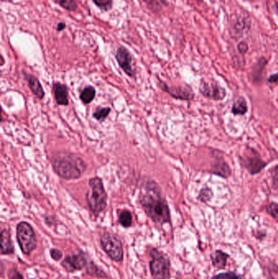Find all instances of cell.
<instances>
[{
  "label": "cell",
  "mask_w": 278,
  "mask_h": 279,
  "mask_svg": "<svg viewBox=\"0 0 278 279\" xmlns=\"http://www.w3.org/2000/svg\"><path fill=\"white\" fill-rule=\"evenodd\" d=\"M139 203L156 227L171 223L170 208L160 186L154 181L148 180L141 187L139 194Z\"/></svg>",
  "instance_id": "6da1fadb"
},
{
  "label": "cell",
  "mask_w": 278,
  "mask_h": 279,
  "mask_svg": "<svg viewBox=\"0 0 278 279\" xmlns=\"http://www.w3.org/2000/svg\"><path fill=\"white\" fill-rule=\"evenodd\" d=\"M52 168L64 180H77L87 169L85 162L75 155H57L52 159Z\"/></svg>",
  "instance_id": "7a4b0ae2"
},
{
  "label": "cell",
  "mask_w": 278,
  "mask_h": 279,
  "mask_svg": "<svg viewBox=\"0 0 278 279\" xmlns=\"http://www.w3.org/2000/svg\"><path fill=\"white\" fill-rule=\"evenodd\" d=\"M88 185L90 189L86 194V201L92 213L97 217L107 207V194L103 181L99 177L90 179Z\"/></svg>",
  "instance_id": "3957f363"
},
{
  "label": "cell",
  "mask_w": 278,
  "mask_h": 279,
  "mask_svg": "<svg viewBox=\"0 0 278 279\" xmlns=\"http://www.w3.org/2000/svg\"><path fill=\"white\" fill-rule=\"evenodd\" d=\"M152 261H150V269L154 279H170V261L168 256L157 248L150 251Z\"/></svg>",
  "instance_id": "277c9868"
},
{
  "label": "cell",
  "mask_w": 278,
  "mask_h": 279,
  "mask_svg": "<svg viewBox=\"0 0 278 279\" xmlns=\"http://www.w3.org/2000/svg\"><path fill=\"white\" fill-rule=\"evenodd\" d=\"M16 239L21 251L30 255L36 249L37 238L34 229L28 222L22 221L16 226Z\"/></svg>",
  "instance_id": "5b68a950"
},
{
  "label": "cell",
  "mask_w": 278,
  "mask_h": 279,
  "mask_svg": "<svg viewBox=\"0 0 278 279\" xmlns=\"http://www.w3.org/2000/svg\"><path fill=\"white\" fill-rule=\"evenodd\" d=\"M100 243L102 250L112 261L120 262L124 260L123 243L118 236L110 232H105L101 235Z\"/></svg>",
  "instance_id": "8992f818"
},
{
  "label": "cell",
  "mask_w": 278,
  "mask_h": 279,
  "mask_svg": "<svg viewBox=\"0 0 278 279\" xmlns=\"http://www.w3.org/2000/svg\"><path fill=\"white\" fill-rule=\"evenodd\" d=\"M239 162L242 168L247 170L251 176L260 173L268 165L254 148H247V151L240 156Z\"/></svg>",
  "instance_id": "52a82bcc"
},
{
  "label": "cell",
  "mask_w": 278,
  "mask_h": 279,
  "mask_svg": "<svg viewBox=\"0 0 278 279\" xmlns=\"http://www.w3.org/2000/svg\"><path fill=\"white\" fill-rule=\"evenodd\" d=\"M89 261L85 252L80 251L77 254L65 256L61 264L68 273H75L86 269Z\"/></svg>",
  "instance_id": "ba28073f"
},
{
  "label": "cell",
  "mask_w": 278,
  "mask_h": 279,
  "mask_svg": "<svg viewBox=\"0 0 278 279\" xmlns=\"http://www.w3.org/2000/svg\"><path fill=\"white\" fill-rule=\"evenodd\" d=\"M210 155L213 159L211 164V173L224 179L230 177L232 175V169L224 159L222 153L219 150H213Z\"/></svg>",
  "instance_id": "9c48e42d"
},
{
  "label": "cell",
  "mask_w": 278,
  "mask_h": 279,
  "mask_svg": "<svg viewBox=\"0 0 278 279\" xmlns=\"http://www.w3.org/2000/svg\"><path fill=\"white\" fill-rule=\"evenodd\" d=\"M199 91L204 97L216 101H223L227 96L226 89L220 84L216 82L210 83L204 79L201 81Z\"/></svg>",
  "instance_id": "30bf717a"
},
{
  "label": "cell",
  "mask_w": 278,
  "mask_h": 279,
  "mask_svg": "<svg viewBox=\"0 0 278 279\" xmlns=\"http://www.w3.org/2000/svg\"><path fill=\"white\" fill-rule=\"evenodd\" d=\"M162 91L168 93L173 98L182 101H192L195 97V93L188 86H169L163 82H159Z\"/></svg>",
  "instance_id": "8fae6325"
},
{
  "label": "cell",
  "mask_w": 278,
  "mask_h": 279,
  "mask_svg": "<svg viewBox=\"0 0 278 279\" xmlns=\"http://www.w3.org/2000/svg\"><path fill=\"white\" fill-rule=\"evenodd\" d=\"M115 59L120 68L124 70L127 76L135 77L136 72H135L134 69L132 68V55L126 47L124 46H119L115 53Z\"/></svg>",
  "instance_id": "7c38bea8"
},
{
  "label": "cell",
  "mask_w": 278,
  "mask_h": 279,
  "mask_svg": "<svg viewBox=\"0 0 278 279\" xmlns=\"http://www.w3.org/2000/svg\"><path fill=\"white\" fill-rule=\"evenodd\" d=\"M250 19L247 17H237L234 23H232L230 26V34L236 36H242L244 35L247 32L250 31Z\"/></svg>",
  "instance_id": "4fadbf2b"
},
{
  "label": "cell",
  "mask_w": 278,
  "mask_h": 279,
  "mask_svg": "<svg viewBox=\"0 0 278 279\" xmlns=\"http://www.w3.org/2000/svg\"><path fill=\"white\" fill-rule=\"evenodd\" d=\"M23 75L25 79L28 83L29 88L34 96H36L37 98H39V100L44 99L45 93H44V88H43V86H42L39 78L36 76H34V75H31L28 73L23 72Z\"/></svg>",
  "instance_id": "5bb4252c"
},
{
  "label": "cell",
  "mask_w": 278,
  "mask_h": 279,
  "mask_svg": "<svg viewBox=\"0 0 278 279\" xmlns=\"http://www.w3.org/2000/svg\"><path fill=\"white\" fill-rule=\"evenodd\" d=\"M52 91L54 93L55 100L59 106H68L69 99H68V88L65 84L61 83H53Z\"/></svg>",
  "instance_id": "9a60e30c"
},
{
  "label": "cell",
  "mask_w": 278,
  "mask_h": 279,
  "mask_svg": "<svg viewBox=\"0 0 278 279\" xmlns=\"http://www.w3.org/2000/svg\"><path fill=\"white\" fill-rule=\"evenodd\" d=\"M268 65V60L265 57H261L258 59L255 65L253 66L251 77L252 81L256 84H260L263 79V71L266 65Z\"/></svg>",
  "instance_id": "2e32d148"
},
{
  "label": "cell",
  "mask_w": 278,
  "mask_h": 279,
  "mask_svg": "<svg viewBox=\"0 0 278 279\" xmlns=\"http://www.w3.org/2000/svg\"><path fill=\"white\" fill-rule=\"evenodd\" d=\"M230 256L222 250H216L211 255V263L216 269H224L227 265V261Z\"/></svg>",
  "instance_id": "e0dca14e"
},
{
  "label": "cell",
  "mask_w": 278,
  "mask_h": 279,
  "mask_svg": "<svg viewBox=\"0 0 278 279\" xmlns=\"http://www.w3.org/2000/svg\"><path fill=\"white\" fill-rule=\"evenodd\" d=\"M14 253V245L12 242L10 233L7 230L1 231V254L11 255Z\"/></svg>",
  "instance_id": "ac0fdd59"
},
{
  "label": "cell",
  "mask_w": 278,
  "mask_h": 279,
  "mask_svg": "<svg viewBox=\"0 0 278 279\" xmlns=\"http://www.w3.org/2000/svg\"><path fill=\"white\" fill-rule=\"evenodd\" d=\"M146 8L153 13H159L169 5L168 0H141Z\"/></svg>",
  "instance_id": "d6986e66"
},
{
  "label": "cell",
  "mask_w": 278,
  "mask_h": 279,
  "mask_svg": "<svg viewBox=\"0 0 278 279\" xmlns=\"http://www.w3.org/2000/svg\"><path fill=\"white\" fill-rule=\"evenodd\" d=\"M248 111V105L247 100L243 96H239L235 100L232 105V113L234 115L243 116Z\"/></svg>",
  "instance_id": "ffe728a7"
},
{
  "label": "cell",
  "mask_w": 278,
  "mask_h": 279,
  "mask_svg": "<svg viewBox=\"0 0 278 279\" xmlns=\"http://www.w3.org/2000/svg\"><path fill=\"white\" fill-rule=\"evenodd\" d=\"M85 269L86 273L91 276L99 278V279H107L108 278L106 272L104 271L103 269H101L98 265H96L93 261H89L88 266Z\"/></svg>",
  "instance_id": "44dd1931"
},
{
  "label": "cell",
  "mask_w": 278,
  "mask_h": 279,
  "mask_svg": "<svg viewBox=\"0 0 278 279\" xmlns=\"http://www.w3.org/2000/svg\"><path fill=\"white\" fill-rule=\"evenodd\" d=\"M53 2L70 13L76 12L78 8V4L76 0H53Z\"/></svg>",
  "instance_id": "7402d4cb"
},
{
  "label": "cell",
  "mask_w": 278,
  "mask_h": 279,
  "mask_svg": "<svg viewBox=\"0 0 278 279\" xmlns=\"http://www.w3.org/2000/svg\"><path fill=\"white\" fill-rule=\"evenodd\" d=\"M95 96V89L93 86L86 87L80 94V100L84 104H90Z\"/></svg>",
  "instance_id": "603a6c76"
},
{
  "label": "cell",
  "mask_w": 278,
  "mask_h": 279,
  "mask_svg": "<svg viewBox=\"0 0 278 279\" xmlns=\"http://www.w3.org/2000/svg\"><path fill=\"white\" fill-rule=\"evenodd\" d=\"M118 221L123 227H131L132 225V221H133L132 212L128 211V210H123L119 213V220Z\"/></svg>",
  "instance_id": "cb8c5ba5"
},
{
  "label": "cell",
  "mask_w": 278,
  "mask_h": 279,
  "mask_svg": "<svg viewBox=\"0 0 278 279\" xmlns=\"http://www.w3.org/2000/svg\"><path fill=\"white\" fill-rule=\"evenodd\" d=\"M212 198H213V191L211 188H209L207 186L204 187L200 190L199 196H198V199L199 201L203 202V203H207L211 201Z\"/></svg>",
  "instance_id": "d4e9b609"
},
{
  "label": "cell",
  "mask_w": 278,
  "mask_h": 279,
  "mask_svg": "<svg viewBox=\"0 0 278 279\" xmlns=\"http://www.w3.org/2000/svg\"><path fill=\"white\" fill-rule=\"evenodd\" d=\"M93 3L103 12H108L113 8V0H93Z\"/></svg>",
  "instance_id": "484cf974"
},
{
  "label": "cell",
  "mask_w": 278,
  "mask_h": 279,
  "mask_svg": "<svg viewBox=\"0 0 278 279\" xmlns=\"http://www.w3.org/2000/svg\"><path fill=\"white\" fill-rule=\"evenodd\" d=\"M111 108L109 107H105V108H98L94 113L93 117L95 118L97 121L103 122L106 120V118L108 116L110 113Z\"/></svg>",
  "instance_id": "4316f807"
},
{
  "label": "cell",
  "mask_w": 278,
  "mask_h": 279,
  "mask_svg": "<svg viewBox=\"0 0 278 279\" xmlns=\"http://www.w3.org/2000/svg\"><path fill=\"white\" fill-rule=\"evenodd\" d=\"M266 212L278 223V203L272 202L266 207Z\"/></svg>",
  "instance_id": "83f0119b"
},
{
  "label": "cell",
  "mask_w": 278,
  "mask_h": 279,
  "mask_svg": "<svg viewBox=\"0 0 278 279\" xmlns=\"http://www.w3.org/2000/svg\"><path fill=\"white\" fill-rule=\"evenodd\" d=\"M211 279H242V275L237 274L235 272L229 271L220 273L212 277Z\"/></svg>",
  "instance_id": "f1b7e54d"
},
{
  "label": "cell",
  "mask_w": 278,
  "mask_h": 279,
  "mask_svg": "<svg viewBox=\"0 0 278 279\" xmlns=\"http://www.w3.org/2000/svg\"><path fill=\"white\" fill-rule=\"evenodd\" d=\"M266 274L268 279H278V265L271 262L269 265L266 266Z\"/></svg>",
  "instance_id": "f546056e"
},
{
  "label": "cell",
  "mask_w": 278,
  "mask_h": 279,
  "mask_svg": "<svg viewBox=\"0 0 278 279\" xmlns=\"http://www.w3.org/2000/svg\"><path fill=\"white\" fill-rule=\"evenodd\" d=\"M270 171L272 176V187L274 189H278V164L274 166Z\"/></svg>",
  "instance_id": "4dcf8cb0"
},
{
  "label": "cell",
  "mask_w": 278,
  "mask_h": 279,
  "mask_svg": "<svg viewBox=\"0 0 278 279\" xmlns=\"http://www.w3.org/2000/svg\"><path fill=\"white\" fill-rule=\"evenodd\" d=\"M50 256L52 257L55 261H59L62 260L63 257V253L62 251H60L59 249L57 248H52L50 250Z\"/></svg>",
  "instance_id": "1f68e13d"
},
{
  "label": "cell",
  "mask_w": 278,
  "mask_h": 279,
  "mask_svg": "<svg viewBox=\"0 0 278 279\" xmlns=\"http://www.w3.org/2000/svg\"><path fill=\"white\" fill-rule=\"evenodd\" d=\"M237 50H238L240 54H246L248 52V50H249V46H248L247 43L245 41L240 42L238 45H237Z\"/></svg>",
  "instance_id": "d6a6232c"
},
{
  "label": "cell",
  "mask_w": 278,
  "mask_h": 279,
  "mask_svg": "<svg viewBox=\"0 0 278 279\" xmlns=\"http://www.w3.org/2000/svg\"><path fill=\"white\" fill-rule=\"evenodd\" d=\"M8 277H9V279H24L23 275L15 269H11Z\"/></svg>",
  "instance_id": "836d02e7"
},
{
  "label": "cell",
  "mask_w": 278,
  "mask_h": 279,
  "mask_svg": "<svg viewBox=\"0 0 278 279\" xmlns=\"http://www.w3.org/2000/svg\"><path fill=\"white\" fill-rule=\"evenodd\" d=\"M268 83H278V73H276L274 75H271L268 78Z\"/></svg>",
  "instance_id": "e575fe53"
},
{
  "label": "cell",
  "mask_w": 278,
  "mask_h": 279,
  "mask_svg": "<svg viewBox=\"0 0 278 279\" xmlns=\"http://www.w3.org/2000/svg\"><path fill=\"white\" fill-rule=\"evenodd\" d=\"M65 28H66V25H65V23H64V22H59V23L57 24V32H62V31H64Z\"/></svg>",
  "instance_id": "d590c367"
},
{
  "label": "cell",
  "mask_w": 278,
  "mask_h": 279,
  "mask_svg": "<svg viewBox=\"0 0 278 279\" xmlns=\"http://www.w3.org/2000/svg\"><path fill=\"white\" fill-rule=\"evenodd\" d=\"M194 1H196V2H197L198 3H199V4H200V3H203V0H194Z\"/></svg>",
  "instance_id": "8d00e7d4"
},
{
  "label": "cell",
  "mask_w": 278,
  "mask_h": 279,
  "mask_svg": "<svg viewBox=\"0 0 278 279\" xmlns=\"http://www.w3.org/2000/svg\"><path fill=\"white\" fill-rule=\"evenodd\" d=\"M11 1H13V0H11Z\"/></svg>",
  "instance_id": "74e56055"
}]
</instances>
